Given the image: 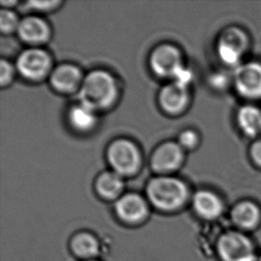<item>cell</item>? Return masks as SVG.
Masks as SVG:
<instances>
[{
    "mask_svg": "<svg viewBox=\"0 0 261 261\" xmlns=\"http://www.w3.org/2000/svg\"><path fill=\"white\" fill-rule=\"evenodd\" d=\"M71 249L81 258H92L98 254V242L92 234L80 233L72 239Z\"/></svg>",
    "mask_w": 261,
    "mask_h": 261,
    "instance_id": "obj_19",
    "label": "cell"
},
{
    "mask_svg": "<svg viewBox=\"0 0 261 261\" xmlns=\"http://www.w3.org/2000/svg\"><path fill=\"white\" fill-rule=\"evenodd\" d=\"M198 144V136L194 131L186 130L179 136V145L182 148H194Z\"/></svg>",
    "mask_w": 261,
    "mask_h": 261,
    "instance_id": "obj_21",
    "label": "cell"
},
{
    "mask_svg": "<svg viewBox=\"0 0 261 261\" xmlns=\"http://www.w3.org/2000/svg\"><path fill=\"white\" fill-rule=\"evenodd\" d=\"M18 34L26 42L38 44L46 41L49 36V29L45 21L38 17H27L20 21Z\"/></svg>",
    "mask_w": 261,
    "mask_h": 261,
    "instance_id": "obj_15",
    "label": "cell"
},
{
    "mask_svg": "<svg viewBox=\"0 0 261 261\" xmlns=\"http://www.w3.org/2000/svg\"><path fill=\"white\" fill-rule=\"evenodd\" d=\"M218 253L222 261H256L251 240L244 233L236 231L219 238Z\"/></svg>",
    "mask_w": 261,
    "mask_h": 261,
    "instance_id": "obj_4",
    "label": "cell"
},
{
    "mask_svg": "<svg viewBox=\"0 0 261 261\" xmlns=\"http://www.w3.org/2000/svg\"><path fill=\"white\" fill-rule=\"evenodd\" d=\"M147 195L155 207L170 212L185 204L188 197V189L181 180L174 177H156L147 186Z\"/></svg>",
    "mask_w": 261,
    "mask_h": 261,
    "instance_id": "obj_2",
    "label": "cell"
},
{
    "mask_svg": "<svg viewBox=\"0 0 261 261\" xmlns=\"http://www.w3.org/2000/svg\"><path fill=\"white\" fill-rule=\"evenodd\" d=\"M20 21L17 16L13 12L8 10H2L0 12V28L4 32H10L17 29Z\"/></svg>",
    "mask_w": 261,
    "mask_h": 261,
    "instance_id": "obj_20",
    "label": "cell"
},
{
    "mask_svg": "<svg viewBox=\"0 0 261 261\" xmlns=\"http://www.w3.org/2000/svg\"><path fill=\"white\" fill-rule=\"evenodd\" d=\"M50 57L41 49H28L18 57V71L24 78L39 80L47 73L50 68Z\"/></svg>",
    "mask_w": 261,
    "mask_h": 261,
    "instance_id": "obj_8",
    "label": "cell"
},
{
    "mask_svg": "<svg viewBox=\"0 0 261 261\" xmlns=\"http://www.w3.org/2000/svg\"><path fill=\"white\" fill-rule=\"evenodd\" d=\"M183 148L175 143H166L156 150L152 166L156 171L168 172L176 170L183 161Z\"/></svg>",
    "mask_w": 261,
    "mask_h": 261,
    "instance_id": "obj_10",
    "label": "cell"
},
{
    "mask_svg": "<svg viewBox=\"0 0 261 261\" xmlns=\"http://www.w3.org/2000/svg\"><path fill=\"white\" fill-rule=\"evenodd\" d=\"M258 261H261V255L259 256V258H258Z\"/></svg>",
    "mask_w": 261,
    "mask_h": 261,
    "instance_id": "obj_25",
    "label": "cell"
},
{
    "mask_svg": "<svg viewBox=\"0 0 261 261\" xmlns=\"http://www.w3.org/2000/svg\"><path fill=\"white\" fill-rule=\"evenodd\" d=\"M13 76V69L10 64L6 61H1L0 64V82L1 85L5 86L9 83Z\"/></svg>",
    "mask_w": 261,
    "mask_h": 261,
    "instance_id": "obj_23",
    "label": "cell"
},
{
    "mask_svg": "<svg viewBox=\"0 0 261 261\" xmlns=\"http://www.w3.org/2000/svg\"><path fill=\"white\" fill-rule=\"evenodd\" d=\"M231 219L237 227L252 229L257 226L260 219V211L252 201H241L232 210Z\"/></svg>",
    "mask_w": 261,
    "mask_h": 261,
    "instance_id": "obj_14",
    "label": "cell"
},
{
    "mask_svg": "<svg viewBox=\"0 0 261 261\" xmlns=\"http://www.w3.org/2000/svg\"><path fill=\"white\" fill-rule=\"evenodd\" d=\"M115 211L120 219L128 223H138L145 219L148 208L143 198L138 194L124 195L117 201Z\"/></svg>",
    "mask_w": 261,
    "mask_h": 261,
    "instance_id": "obj_9",
    "label": "cell"
},
{
    "mask_svg": "<svg viewBox=\"0 0 261 261\" xmlns=\"http://www.w3.org/2000/svg\"><path fill=\"white\" fill-rule=\"evenodd\" d=\"M233 86L237 94L247 100L261 98V64L249 62L236 68Z\"/></svg>",
    "mask_w": 261,
    "mask_h": 261,
    "instance_id": "obj_5",
    "label": "cell"
},
{
    "mask_svg": "<svg viewBox=\"0 0 261 261\" xmlns=\"http://www.w3.org/2000/svg\"><path fill=\"white\" fill-rule=\"evenodd\" d=\"M108 161L117 174L129 175L137 170L140 156L134 144L127 140H117L108 149Z\"/></svg>",
    "mask_w": 261,
    "mask_h": 261,
    "instance_id": "obj_6",
    "label": "cell"
},
{
    "mask_svg": "<svg viewBox=\"0 0 261 261\" xmlns=\"http://www.w3.org/2000/svg\"><path fill=\"white\" fill-rule=\"evenodd\" d=\"M82 80V73L78 68L71 64H64L57 67L51 75V83L62 92H70L78 87Z\"/></svg>",
    "mask_w": 261,
    "mask_h": 261,
    "instance_id": "obj_16",
    "label": "cell"
},
{
    "mask_svg": "<svg viewBox=\"0 0 261 261\" xmlns=\"http://www.w3.org/2000/svg\"><path fill=\"white\" fill-rule=\"evenodd\" d=\"M58 2L57 1H32L28 3L29 6L32 8H35V9H39V10H45V9H49L54 6L57 5Z\"/></svg>",
    "mask_w": 261,
    "mask_h": 261,
    "instance_id": "obj_24",
    "label": "cell"
},
{
    "mask_svg": "<svg viewBox=\"0 0 261 261\" xmlns=\"http://www.w3.org/2000/svg\"><path fill=\"white\" fill-rule=\"evenodd\" d=\"M187 88L176 82L163 88L160 94V102L163 109L173 114L182 112L188 102Z\"/></svg>",
    "mask_w": 261,
    "mask_h": 261,
    "instance_id": "obj_13",
    "label": "cell"
},
{
    "mask_svg": "<svg viewBox=\"0 0 261 261\" xmlns=\"http://www.w3.org/2000/svg\"><path fill=\"white\" fill-rule=\"evenodd\" d=\"M250 46L246 32L231 26L223 30L217 41V54L221 63L229 67H238Z\"/></svg>",
    "mask_w": 261,
    "mask_h": 261,
    "instance_id": "obj_3",
    "label": "cell"
},
{
    "mask_svg": "<svg viewBox=\"0 0 261 261\" xmlns=\"http://www.w3.org/2000/svg\"><path fill=\"white\" fill-rule=\"evenodd\" d=\"M237 124L247 138H257L261 134V109L253 105L241 106L237 113Z\"/></svg>",
    "mask_w": 261,
    "mask_h": 261,
    "instance_id": "obj_12",
    "label": "cell"
},
{
    "mask_svg": "<svg viewBox=\"0 0 261 261\" xmlns=\"http://www.w3.org/2000/svg\"><path fill=\"white\" fill-rule=\"evenodd\" d=\"M150 64L154 73L163 78H174L183 68L181 54L177 48L170 45L157 47L152 52Z\"/></svg>",
    "mask_w": 261,
    "mask_h": 261,
    "instance_id": "obj_7",
    "label": "cell"
},
{
    "mask_svg": "<svg viewBox=\"0 0 261 261\" xmlns=\"http://www.w3.org/2000/svg\"><path fill=\"white\" fill-rule=\"evenodd\" d=\"M249 155L255 166L261 169V138H256L249 148Z\"/></svg>",
    "mask_w": 261,
    "mask_h": 261,
    "instance_id": "obj_22",
    "label": "cell"
},
{
    "mask_svg": "<svg viewBox=\"0 0 261 261\" xmlns=\"http://www.w3.org/2000/svg\"><path fill=\"white\" fill-rule=\"evenodd\" d=\"M95 111L84 105L75 106L70 110L69 121L71 126L80 131L91 129L96 121Z\"/></svg>",
    "mask_w": 261,
    "mask_h": 261,
    "instance_id": "obj_17",
    "label": "cell"
},
{
    "mask_svg": "<svg viewBox=\"0 0 261 261\" xmlns=\"http://www.w3.org/2000/svg\"><path fill=\"white\" fill-rule=\"evenodd\" d=\"M99 194L106 199L118 197L123 188V182L119 174L106 172L99 176L96 182Z\"/></svg>",
    "mask_w": 261,
    "mask_h": 261,
    "instance_id": "obj_18",
    "label": "cell"
},
{
    "mask_svg": "<svg viewBox=\"0 0 261 261\" xmlns=\"http://www.w3.org/2000/svg\"><path fill=\"white\" fill-rule=\"evenodd\" d=\"M193 203L198 215L208 220L218 219L224 210L222 200L211 191H198L194 194Z\"/></svg>",
    "mask_w": 261,
    "mask_h": 261,
    "instance_id": "obj_11",
    "label": "cell"
},
{
    "mask_svg": "<svg viewBox=\"0 0 261 261\" xmlns=\"http://www.w3.org/2000/svg\"><path fill=\"white\" fill-rule=\"evenodd\" d=\"M116 95L113 76L106 71H95L88 73L82 82L79 97L81 103L95 111L111 106Z\"/></svg>",
    "mask_w": 261,
    "mask_h": 261,
    "instance_id": "obj_1",
    "label": "cell"
}]
</instances>
